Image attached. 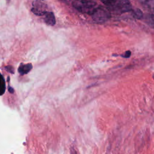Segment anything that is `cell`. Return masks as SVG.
<instances>
[{
  "label": "cell",
  "mask_w": 154,
  "mask_h": 154,
  "mask_svg": "<svg viewBox=\"0 0 154 154\" xmlns=\"http://www.w3.org/2000/svg\"><path fill=\"white\" fill-rule=\"evenodd\" d=\"M131 12H132V16L137 19H141L143 17V14L142 11L138 8L132 10Z\"/></svg>",
  "instance_id": "8"
},
{
  "label": "cell",
  "mask_w": 154,
  "mask_h": 154,
  "mask_svg": "<svg viewBox=\"0 0 154 154\" xmlns=\"http://www.w3.org/2000/svg\"><path fill=\"white\" fill-rule=\"evenodd\" d=\"M91 16L93 20L97 23L105 22L111 17L109 9L102 6H99L97 7Z\"/></svg>",
  "instance_id": "2"
},
{
  "label": "cell",
  "mask_w": 154,
  "mask_h": 154,
  "mask_svg": "<svg viewBox=\"0 0 154 154\" xmlns=\"http://www.w3.org/2000/svg\"><path fill=\"white\" fill-rule=\"evenodd\" d=\"M111 8L119 14L131 11L132 10V5L129 0H119L117 4ZM111 8L108 9L109 10Z\"/></svg>",
  "instance_id": "3"
},
{
  "label": "cell",
  "mask_w": 154,
  "mask_h": 154,
  "mask_svg": "<svg viewBox=\"0 0 154 154\" xmlns=\"http://www.w3.org/2000/svg\"><path fill=\"white\" fill-rule=\"evenodd\" d=\"M32 66L31 63L28 64H21L18 68V72L21 75H25L28 73L32 69Z\"/></svg>",
  "instance_id": "6"
},
{
  "label": "cell",
  "mask_w": 154,
  "mask_h": 154,
  "mask_svg": "<svg viewBox=\"0 0 154 154\" xmlns=\"http://www.w3.org/2000/svg\"><path fill=\"white\" fill-rule=\"evenodd\" d=\"M5 68L7 70V71H8V72H10L11 73H14V69L11 66H6Z\"/></svg>",
  "instance_id": "12"
},
{
  "label": "cell",
  "mask_w": 154,
  "mask_h": 154,
  "mask_svg": "<svg viewBox=\"0 0 154 154\" xmlns=\"http://www.w3.org/2000/svg\"><path fill=\"white\" fill-rule=\"evenodd\" d=\"M7 1H10V0H7Z\"/></svg>",
  "instance_id": "15"
},
{
  "label": "cell",
  "mask_w": 154,
  "mask_h": 154,
  "mask_svg": "<svg viewBox=\"0 0 154 154\" xmlns=\"http://www.w3.org/2000/svg\"><path fill=\"white\" fill-rule=\"evenodd\" d=\"M153 79H154V75L153 76Z\"/></svg>",
  "instance_id": "14"
},
{
  "label": "cell",
  "mask_w": 154,
  "mask_h": 154,
  "mask_svg": "<svg viewBox=\"0 0 154 154\" xmlns=\"http://www.w3.org/2000/svg\"><path fill=\"white\" fill-rule=\"evenodd\" d=\"M105 5L108 6V8L113 7L118 2L119 0H100Z\"/></svg>",
  "instance_id": "9"
},
{
  "label": "cell",
  "mask_w": 154,
  "mask_h": 154,
  "mask_svg": "<svg viewBox=\"0 0 154 154\" xmlns=\"http://www.w3.org/2000/svg\"><path fill=\"white\" fill-rule=\"evenodd\" d=\"M131 52L130 51H127L123 54H122L120 55L123 58H129L131 56Z\"/></svg>",
  "instance_id": "11"
},
{
  "label": "cell",
  "mask_w": 154,
  "mask_h": 154,
  "mask_svg": "<svg viewBox=\"0 0 154 154\" xmlns=\"http://www.w3.org/2000/svg\"><path fill=\"white\" fill-rule=\"evenodd\" d=\"M72 5L78 11L90 15L97 8V4L93 0H73Z\"/></svg>",
  "instance_id": "1"
},
{
  "label": "cell",
  "mask_w": 154,
  "mask_h": 154,
  "mask_svg": "<svg viewBox=\"0 0 154 154\" xmlns=\"http://www.w3.org/2000/svg\"><path fill=\"white\" fill-rule=\"evenodd\" d=\"M5 90V80L2 75H1V87H0V93L1 95H2Z\"/></svg>",
  "instance_id": "10"
},
{
  "label": "cell",
  "mask_w": 154,
  "mask_h": 154,
  "mask_svg": "<svg viewBox=\"0 0 154 154\" xmlns=\"http://www.w3.org/2000/svg\"><path fill=\"white\" fill-rule=\"evenodd\" d=\"M8 91H9V92L10 93H14V89L12 87H8Z\"/></svg>",
  "instance_id": "13"
},
{
  "label": "cell",
  "mask_w": 154,
  "mask_h": 154,
  "mask_svg": "<svg viewBox=\"0 0 154 154\" xmlns=\"http://www.w3.org/2000/svg\"><path fill=\"white\" fill-rule=\"evenodd\" d=\"M139 1L145 9L154 12V0H139Z\"/></svg>",
  "instance_id": "5"
},
{
  "label": "cell",
  "mask_w": 154,
  "mask_h": 154,
  "mask_svg": "<svg viewBox=\"0 0 154 154\" xmlns=\"http://www.w3.org/2000/svg\"><path fill=\"white\" fill-rule=\"evenodd\" d=\"M44 16V20L47 25L53 26L55 24V16L52 12L46 11Z\"/></svg>",
  "instance_id": "4"
},
{
  "label": "cell",
  "mask_w": 154,
  "mask_h": 154,
  "mask_svg": "<svg viewBox=\"0 0 154 154\" xmlns=\"http://www.w3.org/2000/svg\"><path fill=\"white\" fill-rule=\"evenodd\" d=\"M144 20L145 22L150 26L154 28V14H147L144 17Z\"/></svg>",
  "instance_id": "7"
}]
</instances>
